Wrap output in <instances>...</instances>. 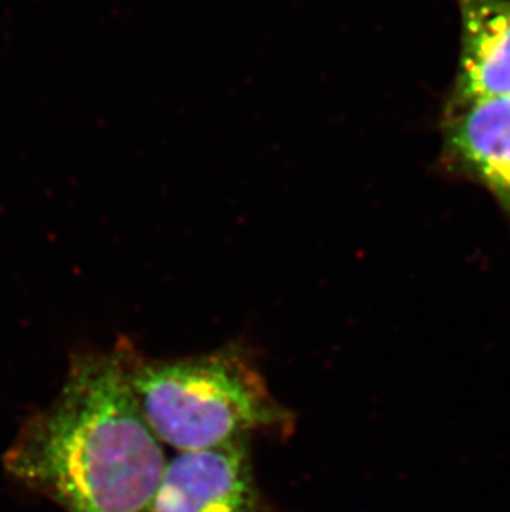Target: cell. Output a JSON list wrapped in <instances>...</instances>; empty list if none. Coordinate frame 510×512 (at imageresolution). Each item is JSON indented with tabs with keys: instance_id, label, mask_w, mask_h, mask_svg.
<instances>
[{
	"instance_id": "cell-1",
	"label": "cell",
	"mask_w": 510,
	"mask_h": 512,
	"mask_svg": "<svg viewBox=\"0 0 510 512\" xmlns=\"http://www.w3.org/2000/svg\"><path fill=\"white\" fill-rule=\"evenodd\" d=\"M128 345L73 355L57 398L5 453L10 476L67 512H150L168 466L131 388Z\"/></svg>"
},
{
	"instance_id": "cell-2",
	"label": "cell",
	"mask_w": 510,
	"mask_h": 512,
	"mask_svg": "<svg viewBox=\"0 0 510 512\" xmlns=\"http://www.w3.org/2000/svg\"><path fill=\"white\" fill-rule=\"evenodd\" d=\"M128 375L148 425L168 450H207L284 431L292 416L237 348L145 358L128 345Z\"/></svg>"
},
{
	"instance_id": "cell-3",
	"label": "cell",
	"mask_w": 510,
	"mask_h": 512,
	"mask_svg": "<svg viewBox=\"0 0 510 512\" xmlns=\"http://www.w3.org/2000/svg\"><path fill=\"white\" fill-rule=\"evenodd\" d=\"M150 512H270L257 488L249 440L169 458Z\"/></svg>"
},
{
	"instance_id": "cell-4",
	"label": "cell",
	"mask_w": 510,
	"mask_h": 512,
	"mask_svg": "<svg viewBox=\"0 0 510 512\" xmlns=\"http://www.w3.org/2000/svg\"><path fill=\"white\" fill-rule=\"evenodd\" d=\"M441 166L476 181L510 219V97L444 108Z\"/></svg>"
},
{
	"instance_id": "cell-5",
	"label": "cell",
	"mask_w": 510,
	"mask_h": 512,
	"mask_svg": "<svg viewBox=\"0 0 510 512\" xmlns=\"http://www.w3.org/2000/svg\"><path fill=\"white\" fill-rule=\"evenodd\" d=\"M461 55L444 108L510 97V0H456Z\"/></svg>"
}]
</instances>
